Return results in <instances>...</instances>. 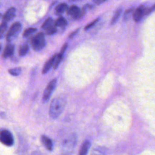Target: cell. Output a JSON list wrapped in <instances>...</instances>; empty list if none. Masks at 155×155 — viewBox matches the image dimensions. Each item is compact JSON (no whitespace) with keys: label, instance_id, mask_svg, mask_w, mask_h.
Returning a JSON list of instances; mask_svg holds the SVG:
<instances>
[{"label":"cell","instance_id":"1","mask_svg":"<svg viewBox=\"0 0 155 155\" xmlns=\"http://www.w3.org/2000/svg\"><path fill=\"white\" fill-rule=\"evenodd\" d=\"M66 104L65 98L59 96L54 98L51 102L49 109V114L53 119L57 118L64 110Z\"/></svg>","mask_w":155,"mask_h":155},{"label":"cell","instance_id":"2","mask_svg":"<svg viewBox=\"0 0 155 155\" xmlns=\"http://www.w3.org/2000/svg\"><path fill=\"white\" fill-rule=\"evenodd\" d=\"M77 143V136L73 133L66 138L62 143V153L64 155H70L74 150Z\"/></svg>","mask_w":155,"mask_h":155},{"label":"cell","instance_id":"3","mask_svg":"<svg viewBox=\"0 0 155 155\" xmlns=\"http://www.w3.org/2000/svg\"><path fill=\"white\" fill-rule=\"evenodd\" d=\"M33 50L36 51H41L45 45V35L43 32H39L34 35L30 39Z\"/></svg>","mask_w":155,"mask_h":155},{"label":"cell","instance_id":"4","mask_svg":"<svg viewBox=\"0 0 155 155\" xmlns=\"http://www.w3.org/2000/svg\"><path fill=\"white\" fill-rule=\"evenodd\" d=\"M21 24L19 22H16L11 25L6 35V40L8 43H10L16 39L19 33L21 31Z\"/></svg>","mask_w":155,"mask_h":155},{"label":"cell","instance_id":"5","mask_svg":"<svg viewBox=\"0 0 155 155\" xmlns=\"http://www.w3.org/2000/svg\"><path fill=\"white\" fill-rule=\"evenodd\" d=\"M0 142L7 146H12L14 143V140L11 133L7 130H1Z\"/></svg>","mask_w":155,"mask_h":155},{"label":"cell","instance_id":"6","mask_svg":"<svg viewBox=\"0 0 155 155\" xmlns=\"http://www.w3.org/2000/svg\"><path fill=\"white\" fill-rule=\"evenodd\" d=\"M56 84H57V80L56 79H54L49 82V84L45 88L42 96V102L44 103L47 102L49 100L52 92L53 91L54 89L56 87Z\"/></svg>","mask_w":155,"mask_h":155},{"label":"cell","instance_id":"7","mask_svg":"<svg viewBox=\"0 0 155 155\" xmlns=\"http://www.w3.org/2000/svg\"><path fill=\"white\" fill-rule=\"evenodd\" d=\"M147 8H146V7L143 5H141L139 6L136 9H134L133 13V20L136 22H139L142 19L143 15L147 14Z\"/></svg>","mask_w":155,"mask_h":155},{"label":"cell","instance_id":"8","mask_svg":"<svg viewBox=\"0 0 155 155\" xmlns=\"http://www.w3.org/2000/svg\"><path fill=\"white\" fill-rule=\"evenodd\" d=\"M67 14L72 17L74 19H79L82 18V16L84 15L81 10L79 7L75 5H72L70 8H68Z\"/></svg>","mask_w":155,"mask_h":155},{"label":"cell","instance_id":"9","mask_svg":"<svg viewBox=\"0 0 155 155\" xmlns=\"http://www.w3.org/2000/svg\"><path fill=\"white\" fill-rule=\"evenodd\" d=\"M16 13V10L15 7L9 8L2 16L3 21L7 22L10 21H12L15 17Z\"/></svg>","mask_w":155,"mask_h":155},{"label":"cell","instance_id":"10","mask_svg":"<svg viewBox=\"0 0 155 155\" xmlns=\"http://www.w3.org/2000/svg\"><path fill=\"white\" fill-rule=\"evenodd\" d=\"M15 50V46L12 44L8 43L5 47L3 54H2V57L4 58H7L10 56H12Z\"/></svg>","mask_w":155,"mask_h":155},{"label":"cell","instance_id":"11","mask_svg":"<svg viewBox=\"0 0 155 155\" xmlns=\"http://www.w3.org/2000/svg\"><path fill=\"white\" fill-rule=\"evenodd\" d=\"M56 54H54L53 55L50 59H48L45 64L44 67H43V69H42V74H45L47 73L50 69V68L53 66V63H54V59L56 58Z\"/></svg>","mask_w":155,"mask_h":155},{"label":"cell","instance_id":"12","mask_svg":"<svg viewBox=\"0 0 155 155\" xmlns=\"http://www.w3.org/2000/svg\"><path fill=\"white\" fill-rule=\"evenodd\" d=\"M41 140L42 143L44 144V145L45 147V148L48 150H52L53 148V143L51 140L48 137L46 136L42 135L41 136Z\"/></svg>","mask_w":155,"mask_h":155},{"label":"cell","instance_id":"13","mask_svg":"<svg viewBox=\"0 0 155 155\" xmlns=\"http://www.w3.org/2000/svg\"><path fill=\"white\" fill-rule=\"evenodd\" d=\"M68 7L66 3L62 2L61 4H59L55 8V13L57 15H61L64 12L67 11L68 10Z\"/></svg>","mask_w":155,"mask_h":155},{"label":"cell","instance_id":"14","mask_svg":"<svg viewBox=\"0 0 155 155\" xmlns=\"http://www.w3.org/2000/svg\"><path fill=\"white\" fill-rule=\"evenodd\" d=\"M90 147V142L88 140L84 141L80 150L79 155H87Z\"/></svg>","mask_w":155,"mask_h":155},{"label":"cell","instance_id":"15","mask_svg":"<svg viewBox=\"0 0 155 155\" xmlns=\"http://www.w3.org/2000/svg\"><path fill=\"white\" fill-rule=\"evenodd\" d=\"M54 25L56 27H65L67 25V21L64 17L61 16L58 18L54 22Z\"/></svg>","mask_w":155,"mask_h":155},{"label":"cell","instance_id":"16","mask_svg":"<svg viewBox=\"0 0 155 155\" xmlns=\"http://www.w3.org/2000/svg\"><path fill=\"white\" fill-rule=\"evenodd\" d=\"M122 8H119L116 10V11L115 12L111 20V22H110V24L111 25H114L116 22L118 20L119 18L120 17V15H121V13H122Z\"/></svg>","mask_w":155,"mask_h":155},{"label":"cell","instance_id":"17","mask_svg":"<svg viewBox=\"0 0 155 155\" xmlns=\"http://www.w3.org/2000/svg\"><path fill=\"white\" fill-rule=\"evenodd\" d=\"M29 50V47L28 45L27 44H22L19 50V54L20 56H24L27 54V53L28 52Z\"/></svg>","mask_w":155,"mask_h":155},{"label":"cell","instance_id":"18","mask_svg":"<svg viewBox=\"0 0 155 155\" xmlns=\"http://www.w3.org/2000/svg\"><path fill=\"white\" fill-rule=\"evenodd\" d=\"M63 56H64V53H62L61 52L59 54H57L56 55V58L54 59V63L53 65L54 69H56L59 66V64L61 63V62L63 58Z\"/></svg>","mask_w":155,"mask_h":155},{"label":"cell","instance_id":"19","mask_svg":"<svg viewBox=\"0 0 155 155\" xmlns=\"http://www.w3.org/2000/svg\"><path fill=\"white\" fill-rule=\"evenodd\" d=\"M53 23H54V21H53V19L51 18H48L46 19V20L44 21V22L42 25L41 28L44 30H46L47 28H49L51 25H54Z\"/></svg>","mask_w":155,"mask_h":155},{"label":"cell","instance_id":"20","mask_svg":"<svg viewBox=\"0 0 155 155\" xmlns=\"http://www.w3.org/2000/svg\"><path fill=\"white\" fill-rule=\"evenodd\" d=\"M7 29V24L6 22L3 21L0 24V39L4 37Z\"/></svg>","mask_w":155,"mask_h":155},{"label":"cell","instance_id":"21","mask_svg":"<svg viewBox=\"0 0 155 155\" xmlns=\"http://www.w3.org/2000/svg\"><path fill=\"white\" fill-rule=\"evenodd\" d=\"M45 30L46 35H52L53 34H55L58 31L57 27L54 24L51 25V27H50L49 28H47Z\"/></svg>","mask_w":155,"mask_h":155},{"label":"cell","instance_id":"22","mask_svg":"<svg viewBox=\"0 0 155 155\" xmlns=\"http://www.w3.org/2000/svg\"><path fill=\"white\" fill-rule=\"evenodd\" d=\"M36 28H34V27H30V28H27L23 33V37L24 38H27L31 34L35 33L36 31Z\"/></svg>","mask_w":155,"mask_h":155},{"label":"cell","instance_id":"23","mask_svg":"<svg viewBox=\"0 0 155 155\" xmlns=\"http://www.w3.org/2000/svg\"><path fill=\"white\" fill-rule=\"evenodd\" d=\"M21 72V68L19 67L8 70V73L12 76H18Z\"/></svg>","mask_w":155,"mask_h":155},{"label":"cell","instance_id":"24","mask_svg":"<svg viewBox=\"0 0 155 155\" xmlns=\"http://www.w3.org/2000/svg\"><path fill=\"white\" fill-rule=\"evenodd\" d=\"M99 21V18H97V19H94V21H93L92 22H91L90 23H89L88 24H87V25L85 27V28H84L85 30H89L90 28H92L93 26H94V25L98 22Z\"/></svg>","mask_w":155,"mask_h":155},{"label":"cell","instance_id":"25","mask_svg":"<svg viewBox=\"0 0 155 155\" xmlns=\"http://www.w3.org/2000/svg\"><path fill=\"white\" fill-rule=\"evenodd\" d=\"M134 10V7H131V8H130L127 9V10L125 12V13H124V19H127V18L129 17V16H130V14H131V13L133 14Z\"/></svg>","mask_w":155,"mask_h":155},{"label":"cell","instance_id":"26","mask_svg":"<svg viewBox=\"0 0 155 155\" xmlns=\"http://www.w3.org/2000/svg\"><path fill=\"white\" fill-rule=\"evenodd\" d=\"M92 7H93V5H91V4H86V5H85L82 7V8L81 9V11L82 12V13H83L84 14H85V13L87 10L91 9Z\"/></svg>","mask_w":155,"mask_h":155},{"label":"cell","instance_id":"27","mask_svg":"<svg viewBox=\"0 0 155 155\" xmlns=\"http://www.w3.org/2000/svg\"><path fill=\"white\" fill-rule=\"evenodd\" d=\"M91 155H106V154L104 153H102L99 150H96L93 151Z\"/></svg>","mask_w":155,"mask_h":155},{"label":"cell","instance_id":"28","mask_svg":"<svg viewBox=\"0 0 155 155\" xmlns=\"http://www.w3.org/2000/svg\"><path fill=\"white\" fill-rule=\"evenodd\" d=\"M79 30V28H78V29H76V30H74V31H73V32H71V33L69 35L68 38H73L78 33Z\"/></svg>","mask_w":155,"mask_h":155},{"label":"cell","instance_id":"29","mask_svg":"<svg viewBox=\"0 0 155 155\" xmlns=\"http://www.w3.org/2000/svg\"><path fill=\"white\" fill-rule=\"evenodd\" d=\"M155 10V4H154V5H153V6L152 7H151L150 8H147V14H149V13H150L151 12H152L153 11H154Z\"/></svg>","mask_w":155,"mask_h":155},{"label":"cell","instance_id":"30","mask_svg":"<svg viewBox=\"0 0 155 155\" xmlns=\"http://www.w3.org/2000/svg\"><path fill=\"white\" fill-rule=\"evenodd\" d=\"M93 1L96 4H102L103 2H105L107 0H93Z\"/></svg>","mask_w":155,"mask_h":155},{"label":"cell","instance_id":"31","mask_svg":"<svg viewBox=\"0 0 155 155\" xmlns=\"http://www.w3.org/2000/svg\"><path fill=\"white\" fill-rule=\"evenodd\" d=\"M71 1H79V0H70Z\"/></svg>","mask_w":155,"mask_h":155},{"label":"cell","instance_id":"32","mask_svg":"<svg viewBox=\"0 0 155 155\" xmlns=\"http://www.w3.org/2000/svg\"><path fill=\"white\" fill-rule=\"evenodd\" d=\"M2 17V14L1 13H0V18Z\"/></svg>","mask_w":155,"mask_h":155},{"label":"cell","instance_id":"33","mask_svg":"<svg viewBox=\"0 0 155 155\" xmlns=\"http://www.w3.org/2000/svg\"><path fill=\"white\" fill-rule=\"evenodd\" d=\"M1 45H0V51H1Z\"/></svg>","mask_w":155,"mask_h":155}]
</instances>
